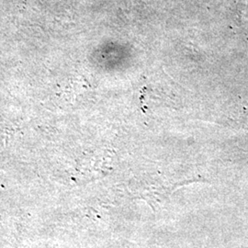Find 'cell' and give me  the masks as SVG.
<instances>
[]
</instances>
